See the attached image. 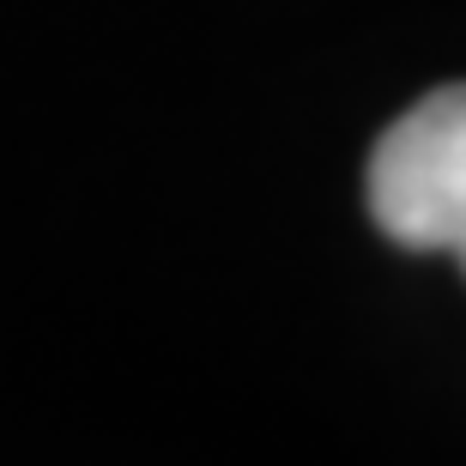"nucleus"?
Masks as SVG:
<instances>
[{
  "mask_svg": "<svg viewBox=\"0 0 466 466\" xmlns=\"http://www.w3.org/2000/svg\"><path fill=\"white\" fill-rule=\"evenodd\" d=\"M370 212L394 242L466 267V86L431 91L381 134L370 157Z\"/></svg>",
  "mask_w": 466,
  "mask_h": 466,
  "instance_id": "obj_1",
  "label": "nucleus"
}]
</instances>
